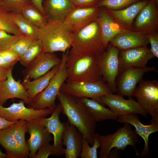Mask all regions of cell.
<instances>
[{
  "label": "cell",
  "instance_id": "obj_1",
  "mask_svg": "<svg viewBox=\"0 0 158 158\" xmlns=\"http://www.w3.org/2000/svg\"><path fill=\"white\" fill-rule=\"evenodd\" d=\"M57 97L61 107V112L68 121L78 129L90 145L94 142L96 122L90 116L80 98L61 90Z\"/></svg>",
  "mask_w": 158,
  "mask_h": 158
},
{
  "label": "cell",
  "instance_id": "obj_2",
  "mask_svg": "<svg viewBox=\"0 0 158 158\" xmlns=\"http://www.w3.org/2000/svg\"><path fill=\"white\" fill-rule=\"evenodd\" d=\"M66 66L67 81L85 82L103 80L96 56L93 54L78 53L71 48L68 51Z\"/></svg>",
  "mask_w": 158,
  "mask_h": 158
},
{
  "label": "cell",
  "instance_id": "obj_3",
  "mask_svg": "<svg viewBox=\"0 0 158 158\" xmlns=\"http://www.w3.org/2000/svg\"><path fill=\"white\" fill-rule=\"evenodd\" d=\"M72 33L70 28L63 21L47 20L38 28V39L41 42L44 51L65 53L71 46Z\"/></svg>",
  "mask_w": 158,
  "mask_h": 158
},
{
  "label": "cell",
  "instance_id": "obj_4",
  "mask_svg": "<svg viewBox=\"0 0 158 158\" xmlns=\"http://www.w3.org/2000/svg\"><path fill=\"white\" fill-rule=\"evenodd\" d=\"M27 122L20 120L0 130V145L8 158H27L29 150L25 139Z\"/></svg>",
  "mask_w": 158,
  "mask_h": 158
},
{
  "label": "cell",
  "instance_id": "obj_5",
  "mask_svg": "<svg viewBox=\"0 0 158 158\" xmlns=\"http://www.w3.org/2000/svg\"><path fill=\"white\" fill-rule=\"evenodd\" d=\"M71 49L79 53L98 55L106 49L99 25L95 20L80 30L73 32Z\"/></svg>",
  "mask_w": 158,
  "mask_h": 158
},
{
  "label": "cell",
  "instance_id": "obj_6",
  "mask_svg": "<svg viewBox=\"0 0 158 158\" xmlns=\"http://www.w3.org/2000/svg\"><path fill=\"white\" fill-rule=\"evenodd\" d=\"M124 124L123 127L118 128L113 134L103 135L95 133L100 145L99 158H108L113 148L124 150L128 145L133 147L138 156L139 153L136 146L138 140V135L130 124Z\"/></svg>",
  "mask_w": 158,
  "mask_h": 158
},
{
  "label": "cell",
  "instance_id": "obj_7",
  "mask_svg": "<svg viewBox=\"0 0 158 158\" xmlns=\"http://www.w3.org/2000/svg\"><path fill=\"white\" fill-rule=\"evenodd\" d=\"M68 51L63 53L59 69L47 85L31 100L28 107L35 109L48 108L53 111L55 109L56 98L67 78L66 64Z\"/></svg>",
  "mask_w": 158,
  "mask_h": 158
},
{
  "label": "cell",
  "instance_id": "obj_8",
  "mask_svg": "<svg viewBox=\"0 0 158 158\" xmlns=\"http://www.w3.org/2000/svg\"><path fill=\"white\" fill-rule=\"evenodd\" d=\"M66 81L63 84L61 91L79 98L94 99L103 105L100 97L114 93L109 85L102 80L85 82Z\"/></svg>",
  "mask_w": 158,
  "mask_h": 158
},
{
  "label": "cell",
  "instance_id": "obj_9",
  "mask_svg": "<svg viewBox=\"0 0 158 158\" xmlns=\"http://www.w3.org/2000/svg\"><path fill=\"white\" fill-rule=\"evenodd\" d=\"M133 97L151 115L150 123L158 124V81L142 79L139 82Z\"/></svg>",
  "mask_w": 158,
  "mask_h": 158
},
{
  "label": "cell",
  "instance_id": "obj_10",
  "mask_svg": "<svg viewBox=\"0 0 158 158\" xmlns=\"http://www.w3.org/2000/svg\"><path fill=\"white\" fill-rule=\"evenodd\" d=\"M119 51L109 43L106 50L96 56L97 61L102 80L107 83L113 93H116L115 80L119 73Z\"/></svg>",
  "mask_w": 158,
  "mask_h": 158
},
{
  "label": "cell",
  "instance_id": "obj_11",
  "mask_svg": "<svg viewBox=\"0 0 158 158\" xmlns=\"http://www.w3.org/2000/svg\"><path fill=\"white\" fill-rule=\"evenodd\" d=\"M152 71L158 72L155 66H132L119 72L115 80L116 93L123 97H133L137 84L142 79L144 74Z\"/></svg>",
  "mask_w": 158,
  "mask_h": 158
},
{
  "label": "cell",
  "instance_id": "obj_12",
  "mask_svg": "<svg viewBox=\"0 0 158 158\" xmlns=\"http://www.w3.org/2000/svg\"><path fill=\"white\" fill-rule=\"evenodd\" d=\"M24 101L20 100L13 103L10 106L5 107L0 105V116L11 122H17L20 120L27 122L46 117L51 114L53 111L48 108L35 109L27 107Z\"/></svg>",
  "mask_w": 158,
  "mask_h": 158
},
{
  "label": "cell",
  "instance_id": "obj_13",
  "mask_svg": "<svg viewBox=\"0 0 158 158\" xmlns=\"http://www.w3.org/2000/svg\"><path fill=\"white\" fill-rule=\"evenodd\" d=\"M118 94H109L100 97L103 105L108 106L118 116L133 113L146 117L147 113L137 102L132 97L126 99Z\"/></svg>",
  "mask_w": 158,
  "mask_h": 158
},
{
  "label": "cell",
  "instance_id": "obj_14",
  "mask_svg": "<svg viewBox=\"0 0 158 158\" xmlns=\"http://www.w3.org/2000/svg\"><path fill=\"white\" fill-rule=\"evenodd\" d=\"M61 61L53 53L43 51L22 71L24 80H31L43 76L59 64Z\"/></svg>",
  "mask_w": 158,
  "mask_h": 158
},
{
  "label": "cell",
  "instance_id": "obj_15",
  "mask_svg": "<svg viewBox=\"0 0 158 158\" xmlns=\"http://www.w3.org/2000/svg\"><path fill=\"white\" fill-rule=\"evenodd\" d=\"M154 57L150 49L147 46L119 51L118 55L119 72L130 67L146 66L148 61Z\"/></svg>",
  "mask_w": 158,
  "mask_h": 158
},
{
  "label": "cell",
  "instance_id": "obj_16",
  "mask_svg": "<svg viewBox=\"0 0 158 158\" xmlns=\"http://www.w3.org/2000/svg\"><path fill=\"white\" fill-rule=\"evenodd\" d=\"M132 30L145 34L158 31V11L154 0H149L138 13L133 22Z\"/></svg>",
  "mask_w": 158,
  "mask_h": 158
},
{
  "label": "cell",
  "instance_id": "obj_17",
  "mask_svg": "<svg viewBox=\"0 0 158 158\" xmlns=\"http://www.w3.org/2000/svg\"><path fill=\"white\" fill-rule=\"evenodd\" d=\"M61 112V107L59 103L53 110L50 117H44L36 120L43 125L49 133L53 135V145L56 156L64 155V149L63 147L62 138L65 123V122L61 123L59 119V115Z\"/></svg>",
  "mask_w": 158,
  "mask_h": 158
},
{
  "label": "cell",
  "instance_id": "obj_18",
  "mask_svg": "<svg viewBox=\"0 0 158 158\" xmlns=\"http://www.w3.org/2000/svg\"><path fill=\"white\" fill-rule=\"evenodd\" d=\"M99 11L96 6L88 7H75L66 16L64 22L75 32L95 20Z\"/></svg>",
  "mask_w": 158,
  "mask_h": 158
},
{
  "label": "cell",
  "instance_id": "obj_19",
  "mask_svg": "<svg viewBox=\"0 0 158 158\" xmlns=\"http://www.w3.org/2000/svg\"><path fill=\"white\" fill-rule=\"evenodd\" d=\"M13 68L8 70L6 79L1 82L0 85V105L3 106L11 99L18 98L29 105L30 102L27 90L20 80H16L12 75Z\"/></svg>",
  "mask_w": 158,
  "mask_h": 158
},
{
  "label": "cell",
  "instance_id": "obj_20",
  "mask_svg": "<svg viewBox=\"0 0 158 158\" xmlns=\"http://www.w3.org/2000/svg\"><path fill=\"white\" fill-rule=\"evenodd\" d=\"M26 128L30 135L27 142L29 150V157L35 158L38 150L45 142H50L52 137L44 126L36 120L27 122Z\"/></svg>",
  "mask_w": 158,
  "mask_h": 158
},
{
  "label": "cell",
  "instance_id": "obj_21",
  "mask_svg": "<svg viewBox=\"0 0 158 158\" xmlns=\"http://www.w3.org/2000/svg\"><path fill=\"white\" fill-rule=\"evenodd\" d=\"M137 114L131 113L118 116L116 120L121 123H129L135 127L137 134L143 139L145 142L144 146L140 156L141 158H145L149 154V137L151 134L158 131V124L151 123L149 125H144L140 121Z\"/></svg>",
  "mask_w": 158,
  "mask_h": 158
},
{
  "label": "cell",
  "instance_id": "obj_22",
  "mask_svg": "<svg viewBox=\"0 0 158 158\" xmlns=\"http://www.w3.org/2000/svg\"><path fill=\"white\" fill-rule=\"evenodd\" d=\"M119 51L141 47H146L149 40L146 34L139 31L126 30L115 36L110 42Z\"/></svg>",
  "mask_w": 158,
  "mask_h": 158
},
{
  "label": "cell",
  "instance_id": "obj_23",
  "mask_svg": "<svg viewBox=\"0 0 158 158\" xmlns=\"http://www.w3.org/2000/svg\"><path fill=\"white\" fill-rule=\"evenodd\" d=\"M65 123L62 139L63 145L66 146L64 150L65 158H77L80 155L83 136L68 121Z\"/></svg>",
  "mask_w": 158,
  "mask_h": 158
},
{
  "label": "cell",
  "instance_id": "obj_24",
  "mask_svg": "<svg viewBox=\"0 0 158 158\" xmlns=\"http://www.w3.org/2000/svg\"><path fill=\"white\" fill-rule=\"evenodd\" d=\"M99 24L103 41L107 49L110 42L118 34L126 30L114 20L107 10L99 8L96 20Z\"/></svg>",
  "mask_w": 158,
  "mask_h": 158
},
{
  "label": "cell",
  "instance_id": "obj_25",
  "mask_svg": "<svg viewBox=\"0 0 158 158\" xmlns=\"http://www.w3.org/2000/svg\"><path fill=\"white\" fill-rule=\"evenodd\" d=\"M149 1V0L139 1L120 10L106 9L121 27L125 29L132 30L135 18L141 9Z\"/></svg>",
  "mask_w": 158,
  "mask_h": 158
},
{
  "label": "cell",
  "instance_id": "obj_26",
  "mask_svg": "<svg viewBox=\"0 0 158 158\" xmlns=\"http://www.w3.org/2000/svg\"><path fill=\"white\" fill-rule=\"evenodd\" d=\"M43 6L47 20L61 21L75 7L71 0H46Z\"/></svg>",
  "mask_w": 158,
  "mask_h": 158
},
{
  "label": "cell",
  "instance_id": "obj_27",
  "mask_svg": "<svg viewBox=\"0 0 158 158\" xmlns=\"http://www.w3.org/2000/svg\"><path fill=\"white\" fill-rule=\"evenodd\" d=\"M80 98L90 117L96 122L117 119V116L109 109L96 100L86 97Z\"/></svg>",
  "mask_w": 158,
  "mask_h": 158
},
{
  "label": "cell",
  "instance_id": "obj_28",
  "mask_svg": "<svg viewBox=\"0 0 158 158\" xmlns=\"http://www.w3.org/2000/svg\"><path fill=\"white\" fill-rule=\"evenodd\" d=\"M59 65L55 66L46 74L33 80H23L22 84L27 90L30 102L47 87L58 71Z\"/></svg>",
  "mask_w": 158,
  "mask_h": 158
},
{
  "label": "cell",
  "instance_id": "obj_29",
  "mask_svg": "<svg viewBox=\"0 0 158 158\" xmlns=\"http://www.w3.org/2000/svg\"><path fill=\"white\" fill-rule=\"evenodd\" d=\"M13 21L24 36L38 39V28L26 18L21 13H11Z\"/></svg>",
  "mask_w": 158,
  "mask_h": 158
},
{
  "label": "cell",
  "instance_id": "obj_30",
  "mask_svg": "<svg viewBox=\"0 0 158 158\" xmlns=\"http://www.w3.org/2000/svg\"><path fill=\"white\" fill-rule=\"evenodd\" d=\"M0 30L10 34L24 36L13 21L11 13L0 6Z\"/></svg>",
  "mask_w": 158,
  "mask_h": 158
},
{
  "label": "cell",
  "instance_id": "obj_31",
  "mask_svg": "<svg viewBox=\"0 0 158 158\" xmlns=\"http://www.w3.org/2000/svg\"><path fill=\"white\" fill-rule=\"evenodd\" d=\"M21 13L30 22L38 28L43 26L47 19L32 3L25 7Z\"/></svg>",
  "mask_w": 158,
  "mask_h": 158
},
{
  "label": "cell",
  "instance_id": "obj_32",
  "mask_svg": "<svg viewBox=\"0 0 158 158\" xmlns=\"http://www.w3.org/2000/svg\"><path fill=\"white\" fill-rule=\"evenodd\" d=\"M43 51L41 41L38 39L35 40L25 52L20 57L19 61L23 65L26 67Z\"/></svg>",
  "mask_w": 158,
  "mask_h": 158
},
{
  "label": "cell",
  "instance_id": "obj_33",
  "mask_svg": "<svg viewBox=\"0 0 158 158\" xmlns=\"http://www.w3.org/2000/svg\"><path fill=\"white\" fill-rule=\"evenodd\" d=\"M145 0H100L96 6L106 9L117 10L125 8L138 2Z\"/></svg>",
  "mask_w": 158,
  "mask_h": 158
},
{
  "label": "cell",
  "instance_id": "obj_34",
  "mask_svg": "<svg viewBox=\"0 0 158 158\" xmlns=\"http://www.w3.org/2000/svg\"><path fill=\"white\" fill-rule=\"evenodd\" d=\"M87 139L84 137L82 138V148L80 154L81 158H97V149L100 145L97 138L95 134L93 145L90 147Z\"/></svg>",
  "mask_w": 158,
  "mask_h": 158
},
{
  "label": "cell",
  "instance_id": "obj_35",
  "mask_svg": "<svg viewBox=\"0 0 158 158\" xmlns=\"http://www.w3.org/2000/svg\"><path fill=\"white\" fill-rule=\"evenodd\" d=\"M32 3V0H2L0 6L10 13H21L24 8Z\"/></svg>",
  "mask_w": 158,
  "mask_h": 158
},
{
  "label": "cell",
  "instance_id": "obj_36",
  "mask_svg": "<svg viewBox=\"0 0 158 158\" xmlns=\"http://www.w3.org/2000/svg\"><path fill=\"white\" fill-rule=\"evenodd\" d=\"M23 36L10 34L0 30V51L9 49Z\"/></svg>",
  "mask_w": 158,
  "mask_h": 158
},
{
  "label": "cell",
  "instance_id": "obj_37",
  "mask_svg": "<svg viewBox=\"0 0 158 158\" xmlns=\"http://www.w3.org/2000/svg\"><path fill=\"white\" fill-rule=\"evenodd\" d=\"M35 40L32 38L23 36L9 49L16 53L20 58Z\"/></svg>",
  "mask_w": 158,
  "mask_h": 158
},
{
  "label": "cell",
  "instance_id": "obj_38",
  "mask_svg": "<svg viewBox=\"0 0 158 158\" xmlns=\"http://www.w3.org/2000/svg\"><path fill=\"white\" fill-rule=\"evenodd\" d=\"M50 142H46L41 146L38 151L35 158H47L51 155L56 156L54 148Z\"/></svg>",
  "mask_w": 158,
  "mask_h": 158
},
{
  "label": "cell",
  "instance_id": "obj_39",
  "mask_svg": "<svg viewBox=\"0 0 158 158\" xmlns=\"http://www.w3.org/2000/svg\"><path fill=\"white\" fill-rule=\"evenodd\" d=\"M0 55L6 61L13 66L19 61L18 55L9 49L0 51Z\"/></svg>",
  "mask_w": 158,
  "mask_h": 158
},
{
  "label": "cell",
  "instance_id": "obj_40",
  "mask_svg": "<svg viewBox=\"0 0 158 158\" xmlns=\"http://www.w3.org/2000/svg\"><path fill=\"white\" fill-rule=\"evenodd\" d=\"M149 43L150 44V50L155 57L158 58V31L146 34Z\"/></svg>",
  "mask_w": 158,
  "mask_h": 158
},
{
  "label": "cell",
  "instance_id": "obj_41",
  "mask_svg": "<svg viewBox=\"0 0 158 158\" xmlns=\"http://www.w3.org/2000/svg\"><path fill=\"white\" fill-rule=\"evenodd\" d=\"M75 7H88L96 6L100 0H71Z\"/></svg>",
  "mask_w": 158,
  "mask_h": 158
},
{
  "label": "cell",
  "instance_id": "obj_42",
  "mask_svg": "<svg viewBox=\"0 0 158 158\" xmlns=\"http://www.w3.org/2000/svg\"><path fill=\"white\" fill-rule=\"evenodd\" d=\"M32 3L38 10L46 17L43 5V0H32Z\"/></svg>",
  "mask_w": 158,
  "mask_h": 158
},
{
  "label": "cell",
  "instance_id": "obj_43",
  "mask_svg": "<svg viewBox=\"0 0 158 158\" xmlns=\"http://www.w3.org/2000/svg\"><path fill=\"white\" fill-rule=\"evenodd\" d=\"M16 122H11L0 116V130L7 128Z\"/></svg>",
  "mask_w": 158,
  "mask_h": 158
},
{
  "label": "cell",
  "instance_id": "obj_44",
  "mask_svg": "<svg viewBox=\"0 0 158 158\" xmlns=\"http://www.w3.org/2000/svg\"><path fill=\"white\" fill-rule=\"evenodd\" d=\"M13 67V66L7 63L0 55V68L8 69Z\"/></svg>",
  "mask_w": 158,
  "mask_h": 158
},
{
  "label": "cell",
  "instance_id": "obj_45",
  "mask_svg": "<svg viewBox=\"0 0 158 158\" xmlns=\"http://www.w3.org/2000/svg\"><path fill=\"white\" fill-rule=\"evenodd\" d=\"M8 69L0 68V82H2L6 79Z\"/></svg>",
  "mask_w": 158,
  "mask_h": 158
},
{
  "label": "cell",
  "instance_id": "obj_46",
  "mask_svg": "<svg viewBox=\"0 0 158 158\" xmlns=\"http://www.w3.org/2000/svg\"><path fill=\"white\" fill-rule=\"evenodd\" d=\"M118 153V150L115 149L114 150H111L110 152L108 158H119V155Z\"/></svg>",
  "mask_w": 158,
  "mask_h": 158
},
{
  "label": "cell",
  "instance_id": "obj_47",
  "mask_svg": "<svg viewBox=\"0 0 158 158\" xmlns=\"http://www.w3.org/2000/svg\"><path fill=\"white\" fill-rule=\"evenodd\" d=\"M7 158V155L6 154L3 153L0 149V158Z\"/></svg>",
  "mask_w": 158,
  "mask_h": 158
},
{
  "label": "cell",
  "instance_id": "obj_48",
  "mask_svg": "<svg viewBox=\"0 0 158 158\" xmlns=\"http://www.w3.org/2000/svg\"><path fill=\"white\" fill-rule=\"evenodd\" d=\"M154 3L155 4V5L157 7V8H158V0H154Z\"/></svg>",
  "mask_w": 158,
  "mask_h": 158
},
{
  "label": "cell",
  "instance_id": "obj_49",
  "mask_svg": "<svg viewBox=\"0 0 158 158\" xmlns=\"http://www.w3.org/2000/svg\"><path fill=\"white\" fill-rule=\"evenodd\" d=\"M1 0H0V2H1Z\"/></svg>",
  "mask_w": 158,
  "mask_h": 158
},
{
  "label": "cell",
  "instance_id": "obj_50",
  "mask_svg": "<svg viewBox=\"0 0 158 158\" xmlns=\"http://www.w3.org/2000/svg\"><path fill=\"white\" fill-rule=\"evenodd\" d=\"M1 82H0V84H1Z\"/></svg>",
  "mask_w": 158,
  "mask_h": 158
}]
</instances>
